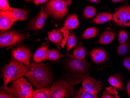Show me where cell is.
Listing matches in <instances>:
<instances>
[{
  "label": "cell",
  "mask_w": 130,
  "mask_h": 98,
  "mask_svg": "<svg viewBox=\"0 0 130 98\" xmlns=\"http://www.w3.org/2000/svg\"><path fill=\"white\" fill-rule=\"evenodd\" d=\"M66 65L69 80L73 86L78 85L90 74L89 63L85 59H78L67 53Z\"/></svg>",
  "instance_id": "obj_1"
},
{
  "label": "cell",
  "mask_w": 130,
  "mask_h": 98,
  "mask_svg": "<svg viewBox=\"0 0 130 98\" xmlns=\"http://www.w3.org/2000/svg\"><path fill=\"white\" fill-rule=\"evenodd\" d=\"M36 63L32 62L31 68L25 76L37 89L50 87L53 77L49 66L44 63Z\"/></svg>",
  "instance_id": "obj_2"
},
{
  "label": "cell",
  "mask_w": 130,
  "mask_h": 98,
  "mask_svg": "<svg viewBox=\"0 0 130 98\" xmlns=\"http://www.w3.org/2000/svg\"><path fill=\"white\" fill-rule=\"evenodd\" d=\"M29 70L25 65L11 58L9 63L5 65L2 70L3 86L20 79Z\"/></svg>",
  "instance_id": "obj_3"
},
{
  "label": "cell",
  "mask_w": 130,
  "mask_h": 98,
  "mask_svg": "<svg viewBox=\"0 0 130 98\" xmlns=\"http://www.w3.org/2000/svg\"><path fill=\"white\" fill-rule=\"evenodd\" d=\"M71 4V0H49L43 8L48 16L55 20L60 21L68 13V7Z\"/></svg>",
  "instance_id": "obj_4"
},
{
  "label": "cell",
  "mask_w": 130,
  "mask_h": 98,
  "mask_svg": "<svg viewBox=\"0 0 130 98\" xmlns=\"http://www.w3.org/2000/svg\"><path fill=\"white\" fill-rule=\"evenodd\" d=\"M76 92L69 82L60 80L55 82L51 88L50 98H75Z\"/></svg>",
  "instance_id": "obj_5"
},
{
  "label": "cell",
  "mask_w": 130,
  "mask_h": 98,
  "mask_svg": "<svg viewBox=\"0 0 130 98\" xmlns=\"http://www.w3.org/2000/svg\"><path fill=\"white\" fill-rule=\"evenodd\" d=\"M7 88L15 98H31L34 91L31 84L23 77L13 82L10 87Z\"/></svg>",
  "instance_id": "obj_6"
},
{
  "label": "cell",
  "mask_w": 130,
  "mask_h": 98,
  "mask_svg": "<svg viewBox=\"0 0 130 98\" xmlns=\"http://www.w3.org/2000/svg\"><path fill=\"white\" fill-rule=\"evenodd\" d=\"M28 38L27 34L16 31L2 32L0 35L1 48L13 47Z\"/></svg>",
  "instance_id": "obj_7"
},
{
  "label": "cell",
  "mask_w": 130,
  "mask_h": 98,
  "mask_svg": "<svg viewBox=\"0 0 130 98\" xmlns=\"http://www.w3.org/2000/svg\"><path fill=\"white\" fill-rule=\"evenodd\" d=\"M113 20L118 27H130V5L125 3L117 8L113 15Z\"/></svg>",
  "instance_id": "obj_8"
},
{
  "label": "cell",
  "mask_w": 130,
  "mask_h": 98,
  "mask_svg": "<svg viewBox=\"0 0 130 98\" xmlns=\"http://www.w3.org/2000/svg\"><path fill=\"white\" fill-rule=\"evenodd\" d=\"M32 52L30 49L24 46H19L13 49L12 58L25 65L30 70L31 68L30 58Z\"/></svg>",
  "instance_id": "obj_9"
},
{
  "label": "cell",
  "mask_w": 130,
  "mask_h": 98,
  "mask_svg": "<svg viewBox=\"0 0 130 98\" xmlns=\"http://www.w3.org/2000/svg\"><path fill=\"white\" fill-rule=\"evenodd\" d=\"M68 29L64 27L52 31L48 34V39L57 46L59 49L63 48L66 43L69 35Z\"/></svg>",
  "instance_id": "obj_10"
},
{
  "label": "cell",
  "mask_w": 130,
  "mask_h": 98,
  "mask_svg": "<svg viewBox=\"0 0 130 98\" xmlns=\"http://www.w3.org/2000/svg\"><path fill=\"white\" fill-rule=\"evenodd\" d=\"M48 15L43 8H41L38 15L29 22L27 26L28 30L38 31L41 29L46 23Z\"/></svg>",
  "instance_id": "obj_11"
},
{
  "label": "cell",
  "mask_w": 130,
  "mask_h": 98,
  "mask_svg": "<svg viewBox=\"0 0 130 98\" xmlns=\"http://www.w3.org/2000/svg\"><path fill=\"white\" fill-rule=\"evenodd\" d=\"M82 86L88 92L97 95L103 90L104 85L100 80L88 76L83 80Z\"/></svg>",
  "instance_id": "obj_12"
},
{
  "label": "cell",
  "mask_w": 130,
  "mask_h": 98,
  "mask_svg": "<svg viewBox=\"0 0 130 98\" xmlns=\"http://www.w3.org/2000/svg\"><path fill=\"white\" fill-rule=\"evenodd\" d=\"M17 20L9 11H1L0 13V30L5 32L10 29L16 22Z\"/></svg>",
  "instance_id": "obj_13"
},
{
  "label": "cell",
  "mask_w": 130,
  "mask_h": 98,
  "mask_svg": "<svg viewBox=\"0 0 130 98\" xmlns=\"http://www.w3.org/2000/svg\"><path fill=\"white\" fill-rule=\"evenodd\" d=\"M90 55L93 62L97 65L103 64L108 60V54L105 50L102 48L93 49L90 52Z\"/></svg>",
  "instance_id": "obj_14"
},
{
  "label": "cell",
  "mask_w": 130,
  "mask_h": 98,
  "mask_svg": "<svg viewBox=\"0 0 130 98\" xmlns=\"http://www.w3.org/2000/svg\"><path fill=\"white\" fill-rule=\"evenodd\" d=\"M48 44L44 43L39 48L33 55V61L36 63H39L46 60L48 52Z\"/></svg>",
  "instance_id": "obj_15"
},
{
  "label": "cell",
  "mask_w": 130,
  "mask_h": 98,
  "mask_svg": "<svg viewBox=\"0 0 130 98\" xmlns=\"http://www.w3.org/2000/svg\"><path fill=\"white\" fill-rule=\"evenodd\" d=\"M13 15L17 21H24L28 17V13L30 12L29 9L14 8L10 7L8 9Z\"/></svg>",
  "instance_id": "obj_16"
},
{
  "label": "cell",
  "mask_w": 130,
  "mask_h": 98,
  "mask_svg": "<svg viewBox=\"0 0 130 98\" xmlns=\"http://www.w3.org/2000/svg\"><path fill=\"white\" fill-rule=\"evenodd\" d=\"M108 81L110 85L120 91H123L124 88V85L123 82V77L120 74L112 75L109 77Z\"/></svg>",
  "instance_id": "obj_17"
},
{
  "label": "cell",
  "mask_w": 130,
  "mask_h": 98,
  "mask_svg": "<svg viewBox=\"0 0 130 98\" xmlns=\"http://www.w3.org/2000/svg\"><path fill=\"white\" fill-rule=\"evenodd\" d=\"M79 25L78 17L76 14L73 13L69 15L65 20L63 23L64 27L68 30H73L76 29Z\"/></svg>",
  "instance_id": "obj_18"
},
{
  "label": "cell",
  "mask_w": 130,
  "mask_h": 98,
  "mask_svg": "<svg viewBox=\"0 0 130 98\" xmlns=\"http://www.w3.org/2000/svg\"><path fill=\"white\" fill-rule=\"evenodd\" d=\"M116 33L114 31L106 30L103 32L99 37V44L100 45H108L110 44L115 38Z\"/></svg>",
  "instance_id": "obj_19"
},
{
  "label": "cell",
  "mask_w": 130,
  "mask_h": 98,
  "mask_svg": "<svg viewBox=\"0 0 130 98\" xmlns=\"http://www.w3.org/2000/svg\"><path fill=\"white\" fill-rule=\"evenodd\" d=\"M113 20V15L108 12L99 13L93 20V23L96 24H102Z\"/></svg>",
  "instance_id": "obj_20"
},
{
  "label": "cell",
  "mask_w": 130,
  "mask_h": 98,
  "mask_svg": "<svg viewBox=\"0 0 130 98\" xmlns=\"http://www.w3.org/2000/svg\"><path fill=\"white\" fill-rule=\"evenodd\" d=\"M63 55L57 49L49 50H48L46 60L54 62L59 61Z\"/></svg>",
  "instance_id": "obj_21"
},
{
  "label": "cell",
  "mask_w": 130,
  "mask_h": 98,
  "mask_svg": "<svg viewBox=\"0 0 130 98\" xmlns=\"http://www.w3.org/2000/svg\"><path fill=\"white\" fill-rule=\"evenodd\" d=\"M87 49L83 45L82 42L79 43L73 51V55L76 58L84 59L87 55Z\"/></svg>",
  "instance_id": "obj_22"
},
{
  "label": "cell",
  "mask_w": 130,
  "mask_h": 98,
  "mask_svg": "<svg viewBox=\"0 0 130 98\" xmlns=\"http://www.w3.org/2000/svg\"><path fill=\"white\" fill-rule=\"evenodd\" d=\"M51 88L47 87L38 89L32 93L31 98H49Z\"/></svg>",
  "instance_id": "obj_23"
},
{
  "label": "cell",
  "mask_w": 130,
  "mask_h": 98,
  "mask_svg": "<svg viewBox=\"0 0 130 98\" xmlns=\"http://www.w3.org/2000/svg\"><path fill=\"white\" fill-rule=\"evenodd\" d=\"M99 34V31L96 27H93L87 29L84 31L81 36L82 39H89L97 37Z\"/></svg>",
  "instance_id": "obj_24"
},
{
  "label": "cell",
  "mask_w": 130,
  "mask_h": 98,
  "mask_svg": "<svg viewBox=\"0 0 130 98\" xmlns=\"http://www.w3.org/2000/svg\"><path fill=\"white\" fill-rule=\"evenodd\" d=\"M118 93L117 91L116 88L114 87H109L106 88L103 91L101 98H119L118 96Z\"/></svg>",
  "instance_id": "obj_25"
},
{
  "label": "cell",
  "mask_w": 130,
  "mask_h": 98,
  "mask_svg": "<svg viewBox=\"0 0 130 98\" xmlns=\"http://www.w3.org/2000/svg\"><path fill=\"white\" fill-rule=\"evenodd\" d=\"M78 39L74 33H71L69 34L67 41V51L68 52L76 46Z\"/></svg>",
  "instance_id": "obj_26"
},
{
  "label": "cell",
  "mask_w": 130,
  "mask_h": 98,
  "mask_svg": "<svg viewBox=\"0 0 130 98\" xmlns=\"http://www.w3.org/2000/svg\"><path fill=\"white\" fill-rule=\"evenodd\" d=\"M75 98H98L97 95L93 94L85 90L84 88H80L76 92Z\"/></svg>",
  "instance_id": "obj_27"
},
{
  "label": "cell",
  "mask_w": 130,
  "mask_h": 98,
  "mask_svg": "<svg viewBox=\"0 0 130 98\" xmlns=\"http://www.w3.org/2000/svg\"><path fill=\"white\" fill-rule=\"evenodd\" d=\"M130 50V41L121 44L117 49V53L119 55H124L127 54Z\"/></svg>",
  "instance_id": "obj_28"
},
{
  "label": "cell",
  "mask_w": 130,
  "mask_h": 98,
  "mask_svg": "<svg viewBox=\"0 0 130 98\" xmlns=\"http://www.w3.org/2000/svg\"><path fill=\"white\" fill-rule=\"evenodd\" d=\"M129 36L128 32L125 30L121 29L120 30L118 35V39L119 43L121 44L125 43Z\"/></svg>",
  "instance_id": "obj_29"
},
{
  "label": "cell",
  "mask_w": 130,
  "mask_h": 98,
  "mask_svg": "<svg viewBox=\"0 0 130 98\" xmlns=\"http://www.w3.org/2000/svg\"><path fill=\"white\" fill-rule=\"evenodd\" d=\"M84 15L87 19H91L96 15V9L93 6H88L84 10Z\"/></svg>",
  "instance_id": "obj_30"
},
{
  "label": "cell",
  "mask_w": 130,
  "mask_h": 98,
  "mask_svg": "<svg viewBox=\"0 0 130 98\" xmlns=\"http://www.w3.org/2000/svg\"><path fill=\"white\" fill-rule=\"evenodd\" d=\"M0 98H14L15 97L7 89L6 86H3L1 88Z\"/></svg>",
  "instance_id": "obj_31"
},
{
  "label": "cell",
  "mask_w": 130,
  "mask_h": 98,
  "mask_svg": "<svg viewBox=\"0 0 130 98\" xmlns=\"http://www.w3.org/2000/svg\"><path fill=\"white\" fill-rule=\"evenodd\" d=\"M0 3L1 11H7L10 8L7 0H0Z\"/></svg>",
  "instance_id": "obj_32"
},
{
  "label": "cell",
  "mask_w": 130,
  "mask_h": 98,
  "mask_svg": "<svg viewBox=\"0 0 130 98\" xmlns=\"http://www.w3.org/2000/svg\"><path fill=\"white\" fill-rule=\"evenodd\" d=\"M123 64L130 73V56H127L125 58L123 61Z\"/></svg>",
  "instance_id": "obj_33"
},
{
  "label": "cell",
  "mask_w": 130,
  "mask_h": 98,
  "mask_svg": "<svg viewBox=\"0 0 130 98\" xmlns=\"http://www.w3.org/2000/svg\"><path fill=\"white\" fill-rule=\"evenodd\" d=\"M49 0H33V2L36 5H39L46 3Z\"/></svg>",
  "instance_id": "obj_34"
},
{
  "label": "cell",
  "mask_w": 130,
  "mask_h": 98,
  "mask_svg": "<svg viewBox=\"0 0 130 98\" xmlns=\"http://www.w3.org/2000/svg\"><path fill=\"white\" fill-rule=\"evenodd\" d=\"M127 93L129 98H130V80L127 85Z\"/></svg>",
  "instance_id": "obj_35"
},
{
  "label": "cell",
  "mask_w": 130,
  "mask_h": 98,
  "mask_svg": "<svg viewBox=\"0 0 130 98\" xmlns=\"http://www.w3.org/2000/svg\"><path fill=\"white\" fill-rule=\"evenodd\" d=\"M87 1L95 4H98L100 2V0H87Z\"/></svg>",
  "instance_id": "obj_36"
},
{
  "label": "cell",
  "mask_w": 130,
  "mask_h": 98,
  "mask_svg": "<svg viewBox=\"0 0 130 98\" xmlns=\"http://www.w3.org/2000/svg\"><path fill=\"white\" fill-rule=\"evenodd\" d=\"M127 0H112L113 3H123Z\"/></svg>",
  "instance_id": "obj_37"
},
{
  "label": "cell",
  "mask_w": 130,
  "mask_h": 98,
  "mask_svg": "<svg viewBox=\"0 0 130 98\" xmlns=\"http://www.w3.org/2000/svg\"><path fill=\"white\" fill-rule=\"evenodd\" d=\"M24 1H25V2H31V1H32L33 0H23Z\"/></svg>",
  "instance_id": "obj_38"
}]
</instances>
